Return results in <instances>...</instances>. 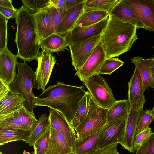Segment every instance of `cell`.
<instances>
[{"label": "cell", "mask_w": 154, "mask_h": 154, "mask_svg": "<svg viewBox=\"0 0 154 154\" xmlns=\"http://www.w3.org/2000/svg\"><path fill=\"white\" fill-rule=\"evenodd\" d=\"M143 24L145 30L154 32V0H122Z\"/></svg>", "instance_id": "11"}, {"label": "cell", "mask_w": 154, "mask_h": 154, "mask_svg": "<svg viewBox=\"0 0 154 154\" xmlns=\"http://www.w3.org/2000/svg\"><path fill=\"white\" fill-rule=\"evenodd\" d=\"M108 18L91 25L74 27L64 36L69 47L73 43L102 34L107 24Z\"/></svg>", "instance_id": "12"}, {"label": "cell", "mask_w": 154, "mask_h": 154, "mask_svg": "<svg viewBox=\"0 0 154 154\" xmlns=\"http://www.w3.org/2000/svg\"><path fill=\"white\" fill-rule=\"evenodd\" d=\"M124 63L118 58H106L100 69L99 74L110 75Z\"/></svg>", "instance_id": "36"}, {"label": "cell", "mask_w": 154, "mask_h": 154, "mask_svg": "<svg viewBox=\"0 0 154 154\" xmlns=\"http://www.w3.org/2000/svg\"><path fill=\"white\" fill-rule=\"evenodd\" d=\"M106 58V53L101 40L84 64L76 72L75 75L84 82L90 77L99 74L100 69Z\"/></svg>", "instance_id": "8"}, {"label": "cell", "mask_w": 154, "mask_h": 154, "mask_svg": "<svg viewBox=\"0 0 154 154\" xmlns=\"http://www.w3.org/2000/svg\"><path fill=\"white\" fill-rule=\"evenodd\" d=\"M17 67L18 72L14 82L9 86L10 89L23 95L25 100L24 106L34 115L36 97L34 95L32 89L35 82V72L25 62L18 63Z\"/></svg>", "instance_id": "4"}, {"label": "cell", "mask_w": 154, "mask_h": 154, "mask_svg": "<svg viewBox=\"0 0 154 154\" xmlns=\"http://www.w3.org/2000/svg\"></svg>", "instance_id": "53"}, {"label": "cell", "mask_w": 154, "mask_h": 154, "mask_svg": "<svg viewBox=\"0 0 154 154\" xmlns=\"http://www.w3.org/2000/svg\"><path fill=\"white\" fill-rule=\"evenodd\" d=\"M99 106L88 91L80 101L72 125L75 129Z\"/></svg>", "instance_id": "19"}, {"label": "cell", "mask_w": 154, "mask_h": 154, "mask_svg": "<svg viewBox=\"0 0 154 154\" xmlns=\"http://www.w3.org/2000/svg\"><path fill=\"white\" fill-rule=\"evenodd\" d=\"M154 120V114L151 110H142L137 124L135 136L149 127Z\"/></svg>", "instance_id": "37"}, {"label": "cell", "mask_w": 154, "mask_h": 154, "mask_svg": "<svg viewBox=\"0 0 154 154\" xmlns=\"http://www.w3.org/2000/svg\"><path fill=\"white\" fill-rule=\"evenodd\" d=\"M49 8L51 15V20L46 37L54 33L56 28L65 14L67 11V10L63 7L57 8L53 6H50Z\"/></svg>", "instance_id": "32"}, {"label": "cell", "mask_w": 154, "mask_h": 154, "mask_svg": "<svg viewBox=\"0 0 154 154\" xmlns=\"http://www.w3.org/2000/svg\"><path fill=\"white\" fill-rule=\"evenodd\" d=\"M24 101L21 94L10 90L0 98V116L17 111L24 105Z\"/></svg>", "instance_id": "20"}, {"label": "cell", "mask_w": 154, "mask_h": 154, "mask_svg": "<svg viewBox=\"0 0 154 154\" xmlns=\"http://www.w3.org/2000/svg\"><path fill=\"white\" fill-rule=\"evenodd\" d=\"M15 19L14 41L18 50L16 55L24 62L36 60L41 47L33 15L23 5L18 9Z\"/></svg>", "instance_id": "3"}, {"label": "cell", "mask_w": 154, "mask_h": 154, "mask_svg": "<svg viewBox=\"0 0 154 154\" xmlns=\"http://www.w3.org/2000/svg\"><path fill=\"white\" fill-rule=\"evenodd\" d=\"M152 112L154 114V106H153L152 109L151 110Z\"/></svg>", "instance_id": "49"}, {"label": "cell", "mask_w": 154, "mask_h": 154, "mask_svg": "<svg viewBox=\"0 0 154 154\" xmlns=\"http://www.w3.org/2000/svg\"><path fill=\"white\" fill-rule=\"evenodd\" d=\"M83 82L99 107L108 109L117 101L108 84L100 74L90 77Z\"/></svg>", "instance_id": "5"}, {"label": "cell", "mask_w": 154, "mask_h": 154, "mask_svg": "<svg viewBox=\"0 0 154 154\" xmlns=\"http://www.w3.org/2000/svg\"><path fill=\"white\" fill-rule=\"evenodd\" d=\"M138 69L142 80L145 90L150 87L151 82L152 66L154 61V58L144 59L137 56L131 59Z\"/></svg>", "instance_id": "21"}, {"label": "cell", "mask_w": 154, "mask_h": 154, "mask_svg": "<svg viewBox=\"0 0 154 154\" xmlns=\"http://www.w3.org/2000/svg\"></svg>", "instance_id": "52"}, {"label": "cell", "mask_w": 154, "mask_h": 154, "mask_svg": "<svg viewBox=\"0 0 154 154\" xmlns=\"http://www.w3.org/2000/svg\"><path fill=\"white\" fill-rule=\"evenodd\" d=\"M128 85L130 107L137 110L143 108L146 101L144 94L145 90L140 74L136 67Z\"/></svg>", "instance_id": "14"}, {"label": "cell", "mask_w": 154, "mask_h": 154, "mask_svg": "<svg viewBox=\"0 0 154 154\" xmlns=\"http://www.w3.org/2000/svg\"><path fill=\"white\" fill-rule=\"evenodd\" d=\"M49 125L48 116L44 113L39 118L38 123L30 131L26 143L30 146H33L36 141L42 136Z\"/></svg>", "instance_id": "28"}, {"label": "cell", "mask_w": 154, "mask_h": 154, "mask_svg": "<svg viewBox=\"0 0 154 154\" xmlns=\"http://www.w3.org/2000/svg\"><path fill=\"white\" fill-rule=\"evenodd\" d=\"M10 90L9 87L0 80V98L5 95Z\"/></svg>", "instance_id": "44"}, {"label": "cell", "mask_w": 154, "mask_h": 154, "mask_svg": "<svg viewBox=\"0 0 154 154\" xmlns=\"http://www.w3.org/2000/svg\"><path fill=\"white\" fill-rule=\"evenodd\" d=\"M30 133L28 131L0 128V146L16 141L25 142Z\"/></svg>", "instance_id": "26"}, {"label": "cell", "mask_w": 154, "mask_h": 154, "mask_svg": "<svg viewBox=\"0 0 154 154\" xmlns=\"http://www.w3.org/2000/svg\"><path fill=\"white\" fill-rule=\"evenodd\" d=\"M109 15L136 26L137 29H145L143 24L135 14L122 0H118L109 12Z\"/></svg>", "instance_id": "17"}, {"label": "cell", "mask_w": 154, "mask_h": 154, "mask_svg": "<svg viewBox=\"0 0 154 154\" xmlns=\"http://www.w3.org/2000/svg\"><path fill=\"white\" fill-rule=\"evenodd\" d=\"M7 19L3 15L0 13V51L7 46Z\"/></svg>", "instance_id": "39"}, {"label": "cell", "mask_w": 154, "mask_h": 154, "mask_svg": "<svg viewBox=\"0 0 154 154\" xmlns=\"http://www.w3.org/2000/svg\"><path fill=\"white\" fill-rule=\"evenodd\" d=\"M46 154H60L55 148L51 138L48 148Z\"/></svg>", "instance_id": "46"}, {"label": "cell", "mask_w": 154, "mask_h": 154, "mask_svg": "<svg viewBox=\"0 0 154 154\" xmlns=\"http://www.w3.org/2000/svg\"><path fill=\"white\" fill-rule=\"evenodd\" d=\"M84 0H65L63 8L66 10L70 9L77 4L83 2Z\"/></svg>", "instance_id": "42"}, {"label": "cell", "mask_w": 154, "mask_h": 154, "mask_svg": "<svg viewBox=\"0 0 154 154\" xmlns=\"http://www.w3.org/2000/svg\"><path fill=\"white\" fill-rule=\"evenodd\" d=\"M108 109L99 107L75 129L77 140L85 138L103 128L107 123Z\"/></svg>", "instance_id": "6"}, {"label": "cell", "mask_w": 154, "mask_h": 154, "mask_svg": "<svg viewBox=\"0 0 154 154\" xmlns=\"http://www.w3.org/2000/svg\"><path fill=\"white\" fill-rule=\"evenodd\" d=\"M118 0H85L84 11H101L109 12Z\"/></svg>", "instance_id": "31"}, {"label": "cell", "mask_w": 154, "mask_h": 154, "mask_svg": "<svg viewBox=\"0 0 154 154\" xmlns=\"http://www.w3.org/2000/svg\"><path fill=\"white\" fill-rule=\"evenodd\" d=\"M102 34L73 43L69 46L72 63L75 71H77L81 68L91 55L101 41Z\"/></svg>", "instance_id": "7"}, {"label": "cell", "mask_w": 154, "mask_h": 154, "mask_svg": "<svg viewBox=\"0 0 154 154\" xmlns=\"http://www.w3.org/2000/svg\"><path fill=\"white\" fill-rule=\"evenodd\" d=\"M109 16V13L101 11H84L78 18L75 27H82L96 23Z\"/></svg>", "instance_id": "25"}, {"label": "cell", "mask_w": 154, "mask_h": 154, "mask_svg": "<svg viewBox=\"0 0 154 154\" xmlns=\"http://www.w3.org/2000/svg\"><path fill=\"white\" fill-rule=\"evenodd\" d=\"M119 154V153L118 152L116 154Z\"/></svg>", "instance_id": "51"}, {"label": "cell", "mask_w": 154, "mask_h": 154, "mask_svg": "<svg viewBox=\"0 0 154 154\" xmlns=\"http://www.w3.org/2000/svg\"><path fill=\"white\" fill-rule=\"evenodd\" d=\"M23 6L32 15L50 7V0H22Z\"/></svg>", "instance_id": "33"}, {"label": "cell", "mask_w": 154, "mask_h": 154, "mask_svg": "<svg viewBox=\"0 0 154 154\" xmlns=\"http://www.w3.org/2000/svg\"><path fill=\"white\" fill-rule=\"evenodd\" d=\"M85 0L67 10L65 14L57 26L54 33L63 36L65 35L75 27L78 18L84 11Z\"/></svg>", "instance_id": "18"}, {"label": "cell", "mask_w": 154, "mask_h": 154, "mask_svg": "<svg viewBox=\"0 0 154 154\" xmlns=\"http://www.w3.org/2000/svg\"><path fill=\"white\" fill-rule=\"evenodd\" d=\"M50 138V126H49L42 136L35 143L33 147L34 154H46Z\"/></svg>", "instance_id": "34"}, {"label": "cell", "mask_w": 154, "mask_h": 154, "mask_svg": "<svg viewBox=\"0 0 154 154\" xmlns=\"http://www.w3.org/2000/svg\"><path fill=\"white\" fill-rule=\"evenodd\" d=\"M50 126L51 138L57 151L60 154H68L72 152V148L64 135Z\"/></svg>", "instance_id": "30"}, {"label": "cell", "mask_w": 154, "mask_h": 154, "mask_svg": "<svg viewBox=\"0 0 154 154\" xmlns=\"http://www.w3.org/2000/svg\"><path fill=\"white\" fill-rule=\"evenodd\" d=\"M0 128L21 129L30 131V128L23 124L19 119L17 111L0 116Z\"/></svg>", "instance_id": "29"}, {"label": "cell", "mask_w": 154, "mask_h": 154, "mask_svg": "<svg viewBox=\"0 0 154 154\" xmlns=\"http://www.w3.org/2000/svg\"><path fill=\"white\" fill-rule=\"evenodd\" d=\"M38 65L35 72V88L45 90L49 82L56 60L54 56L44 49L40 52L36 59Z\"/></svg>", "instance_id": "9"}, {"label": "cell", "mask_w": 154, "mask_h": 154, "mask_svg": "<svg viewBox=\"0 0 154 154\" xmlns=\"http://www.w3.org/2000/svg\"><path fill=\"white\" fill-rule=\"evenodd\" d=\"M128 99L117 101L108 109L107 122L127 118L130 109Z\"/></svg>", "instance_id": "27"}, {"label": "cell", "mask_w": 154, "mask_h": 154, "mask_svg": "<svg viewBox=\"0 0 154 154\" xmlns=\"http://www.w3.org/2000/svg\"><path fill=\"white\" fill-rule=\"evenodd\" d=\"M0 154H4L3 153H2L1 152H0Z\"/></svg>", "instance_id": "50"}, {"label": "cell", "mask_w": 154, "mask_h": 154, "mask_svg": "<svg viewBox=\"0 0 154 154\" xmlns=\"http://www.w3.org/2000/svg\"><path fill=\"white\" fill-rule=\"evenodd\" d=\"M150 87L152 88L154 91V61L152 66L151 82Z\"/></svg>", "instance_id": "47"}, {"label": "cell", "mask_w": 154, "mask_h": 154, "mask_svg": "<svg viewBox=\"0 0 154 154\" xmlns=\"http://www.w3.org/2000/svg\"><path fill=\"white\" fill-rule=\"evenodd\" d=\"M126 118L107 122L99 137L97 148L102 149L115 143H120L123 137Z\"/></svg>", "instance_id": "10"}, {"label": "cell", "mask_w": 154, "mask_h": 154, "mask_svg": "<svg viewBox=\"0 0 154 154\" xmlns=\"http://www.w3.org/2000/svg\"><path fill=\"white\" fill-rule=\"evenodd\" d=\"M0 6L14 10L17 9L13 5L12 1L11 0H0Z\"/></svg>", "instance_id": "45"}, {"label": "cell", "mask_w": 154, "mask_h": 154, "mask_svg": "<svg viewBox=\"0 0 154 154\" xmlns=\"http://www.w3.org/2000/svg\"><path fill=\"white\" fill-rule=\"evenodd\" d=\"M143 109H134L130 107L126 119L123 137L120 144L123 149L131 153L134 152L133 144L138 123Z\"/></svg>", "instance_id": "16"}, {"label": "cell", "mask_w": 154, "mask_h": 154, "mask_svg": "<svg viewBox=\"0 0 154 154\" xmlns=\"http://www.w3.org/2000/svg\"><path fill=\"white\" fill-rule=\"evenodd\" d=\"M152 133L151 128L148 127L136 135L133 144V149L136 150Z\"/></svg>", "instance_id": "40"}, {"label": "cell", "mask_w": 154, "mask_h": 154, "mask_svg": "<svg viewBox=\"0 0 154 154\" xmlns=\"http://www.w3.org/2000/svg\"><path fill=\"white\" fill-rule=\"evenodd\" d=\"M137 27L109 15L101 41L107 58L119 57L128 51L138 39Z\"/></svg>", "instance_id": "2"}, {"label": "cell", "mask_w": 154, "mask_h": 154, "mask_svg": "<svg viewBox=\"0 0 154 154\" xmlns=\"http://www.w3.org/2000/svg\"><path fill=\"white\" fill-rule=\"evenodd\" d=\"M136 150L135 154H154V132H152Z\"/></svg>", "instance_id": "38"}, {"label": "cell", "mask_w": 154, "mask_h": 154, "mask_svg": "<svg viewBox=\"0 0 154 154\" xmlns=\"http://www.w3.org/2000/svg\"><path fill=\"white\" fill-rule=\"evenodd\" d=\"M17 116L24 125L29 128L31 131L35 126L38 121L34 115L23 106L17 111Z\"/></svg>", "instance_id": "35"}, {"label": "cell", "mask_w": 154, "mask_h": 154, "mask_svg": "<svg viewBox=\"0 0 154 154\" xmlns=\"http://www.w3.org/2000/svg\"><path fill=\"white\" fill-rule=\"evenodd\" d=\"M65 0H50V7L60 8L64 6Z\"/></svg>", "instance_id": "43"}, {"label": "cell", "mask_w": 154, "mask_h": 154, "mask_svg": "<svg viewBox=\"0 0 154 154\" xmlns=\"http://www.w3.org/2000/svg\"><path fill=\"white\" fill-rule=\"evenodd\" d=\"M103 128L97 132L85 138L76 140L72 151L77 154H88L95 149Z\"/></svg>", "instance_id": "23"}, {"label": "cell", "mask_w": 154, "mask_h": 154, "mask_svg": "<svg viewBox=\"0 0 154 154\" xmlns=\"http://www.w3.org/2000/svg\"><path fill=\"white\" fill-rule=\"evenodd\" d=\"M68 154H77L76 153H75L72 151V152H70Z\"/></svg>", "instance_id": "48"}, {"label": "cell", "mask_w": 154, "mask_h": 154, "mask_svg": "<svg viewBox=\"0 0 154 154\" xmlns=\"http://www.w3.org/2000/svg\"><path fill=\"white\" fill-rule=\"evenodd\" d=\"M85 88L58 82L36 97L35 105L45 106L59 112L72 125L79 103L86 93Z\"/></svg>", "instance_id": "1"}, {"label": "cell", "mask_w": 154, "mask_h": 154, "mask_svg": "<svg viewBox=\"0 0 154 154\" xmlns=\"http://www.w3.org/2000/svg\"><path fill=\"white\" fill-rule=\"evenodd\" d=\"M39 44L42 49L51 53L64 51L69 47L64 36L56 33L41 40Z\"/></svg>", "instance_id": "22"}, {"label": "cell", "mask_w": 154, "mask_h": 154, "mask_svg": "<svg viewBox=\"0 0 154 154\" xmlns=\"http://www.w3.org/2000/svg\"><path fill=\"white\" fill-rule=\"evenodd\" d=\"M18 9L14 10L0 6V13L7 19L15 17Z\"/></svg>", "instance_id": "41"}, {"label": "cell", "mask_w": 154, "mask_h": 154, "mask_svg": "<svg viewBox=\"0 0 154 154\" xmlns=\"http://www.w3.org/2000/svg\"><path fill=\"white\" fill-rule=\"evenodd\" d=\"M17 58L7 47L0 51V80L9 87L14 82L17 74Z\"/></svg>", "instance_id": "13"}, {"label": "cell", "mask_w": 154, "mask_h": 154, "mask_svg": "<svg viewBox=\"0 0 154 154\" xmlns=\"http://www.w3.org/2000/svg\"><path fill=\"white\" fill-rule=\"evenodd\" d=\"M48 117L50 126L64 135L72 148L77 139L75 129L62 113L54 109H50Z\"/></svg>", "instance_id": "15"}, {"label": "cell", "mask_w": 154, "mask_h": 154, "mask_svg": "<svg viewBox=\"0 0 154 154\" xmlns=\"http://www.w3.org/2000/svg\"><path fill=\"white\" fill-rule=\"evenodd\" d=\"M39 42L46 38L50 26L51 17L49 7L33 15Z\"/></svg>", "instance_id": "24"}]
</instances>
